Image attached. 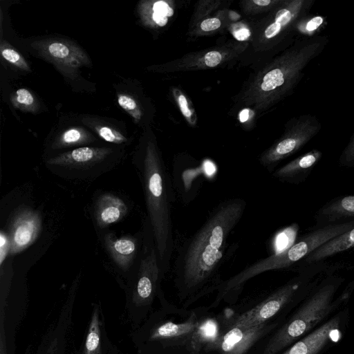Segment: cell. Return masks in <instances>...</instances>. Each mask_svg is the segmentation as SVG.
Wrapping results in <instances>:
<instances>
[{
    "label": "cell",
    "instance_id": "6da1fadb",
    "mask_svg": "<svg viewBox=\"0 0 354 354\" xmlns=\"http://www.w3.org/2000/svg\"><path fill=\"white\" fill-rule=\"evenodd\" d=\"M247 202L241 198L222 201L208 213L192 235L175 246L171 266L178 286L187 292L218 288L222 267L234 257L237 243L229 239L242 219Z\"/></svg>",
    "mask_w": 354,
    "mask_h": 354
},
{
    "label": "cell",
    "instance_id": "7a4b0ae2",
    "mask_svg": "<svg viewBox=\"0 0 354 354\" xmlns=\"http://www.w3.org/2000/svg\"><path fill=\"white\" fill-rule=\"evenodd\" d=\"M143 189L147 219L162 276L171 266L174 252L171 209L176 201L170 174L155 150L149 147L136 162Z\"/></svg>",
    "mask_w": 354,
    "mask_h": 354
},
{
    "label": "cell",
    "instance_id": "3957f363",
    "mask_svg": "<svg viewBox=\"0 0 354 354\" xmlns=\"http://www.w3.org/2000/svg\"><path fill=\"white\" fill-rule=\"evenodd\" d=\"M344 281L345 278L335 271L324 275L269 341L263 354H277L344 308L354 290V280L337 296Z\"/></svg>",
    "mask_w": 354,
    "mask_h": 354
},
{
    "label": "cell",
    "instance_id": "277c9868",
    "mask_svg": "<svg viewBox=\"0 0 354 354\" xmlns=\"http://www.w3.org/2000/svg\"><path fill=\"white\" fill-rule=\"evenodd\" d=\"M139 264L126 287L125 311L133 324L140 322L145 308L149 306L163 277L153 234L147 221Z\"/></svg>",
    "mask_w": 354,
    "mask_h": 354
},
{
    "label": "cell",
    "instance_id": "5b68a950",
    "mask_svg": "<svg viewBox=\"0 0 354 354\" xmlns=\"http://www.w3.org/2000/svg\"><path fill=\"white\" fill-rule=\"evenodd\" d=\"M322 124L314 115L307 113L296 119L288 134L260 158L270 174L284 158L299 151L321 131Z\"/></svg>",
    "mask_w": 354,
    "mask_h": 354
},
{
    "label": "cell",
    "instance_id": "8992f818",
    "mask_svg": "<svg viewBox=\"0 0 354 354\" xmlns=\"http://www.w3.org/2000/svg\"><path fill=\"white\" fill-rule=\"evenodd\" d=\"M349 319V310L343 308L315 329L293 344L282 354H320L343 337Z\"/></svg>",
    "mask_w": 354,
    "mask_h": 354
},
{
    "label": "cell",
    "instance_id": "52a82bcc",
    "mask_svg": "<svg viewBox=\"0 0 354 354\" xmlns=\"http://www.w3.org/2000/svg\"><path fill=\"white\" fill-rule=\"evenodd\" d=\"M170 174L176 198L183 206L192 203L200 194L205 180L204 169L197 164H176Z\"/></svg>",
    "mask_w": 354,
    "mask_h": 354
},
{
    "label": "cell",
    "instance_id": "ba28073f",
    "mask_svg": "<svg viewBox=\"0 0 354 354\" xmlns=\"http://www.w3.org/2000/svg\"><path fill=\"white\" fill-rule=\"evenodd\" d=\"M75 354H120L109 339L100 303L92 304L89 323L84 340Z\"/></svg>",
    "mask_w": 354,
    "mask_h": 354
},
{
    "label": "cell",
    "instance_id": "9c48e42d",
    "mask_svg": "<svg viewBox=\"0 0 354 354\" xmlns=\"http://www.w3.org/2000/svg\"><path fill=\"white\" fill-rule=\"evenodd\" d=\"M41 224L39 213L28 209L18 212L10 230V253L16 254L30 245L38 236Z\"/></svg>",
    "mask_w": 354,
    "mask_h": 354
},
{
    "label": "cell",
    "instance_id": "30bf717a",
    "mask_svg": "<svg viewBox=\"0 0 354 354\" xmlns=\"http://www.w3.org/2000/svg\"><path fill=\"white\" fill-rule=\"evenodd\" d=\"M323 156L322 151L314 149L282 167L276 169L271 176L279 182L299 185L308 178Z\"/></svg>",
    "mask_w": 354,
    "mask_h": 354
},
{
    "label": "cell",
    "instance_id": "8fae6325",
    "mask_svg": "<svg viewBox=\"0 0 354 354\" xmlns=\"http://www.w3.org/2000/svg\"><path fill=\"white\" fill-rule=\"evenodd\" d=\"M108 148L83 147L63 153L46 161L50 166L66 169H84L100 163L109 155Z\"/></svg>",
    "mask_w": 354,
    "mask_h": 354
},
{
    "label": "cell",
    "instance_id": "7c38bea8",
    "mask_svg": "<svg viewBox=\"0 0 354 354\" xmlns=\"http://www.w3.org/2000/svg\"><path fill=\"white\" fill-rule=\"evenodd\" d=\"M104 245L111 259L124 272L131 268L139 252V242L132 236L115 237L108 234L104 238Z\"/></svg>",
    "mask_w": 354,
    "mask_h": 354
},
{
    "label": "cell",
    "instance_id": "4fadbf2b",
    "mask_svg": "<svg viewBox=\"0 0 354 354\" xmlns=\"http://www.w3.org/2000/svg\"><path fill=\"white\" fill-rule=\"evenodd\" d=\"M272 327L264 324L252 328L234 325L223 337L221 351L223 354H243Z\"/></svg>",
    "mask_w": 354,
    "mask_h": 354
},
{
    "label": "cell",
    "instance_id": "5bb4252c",
    "mask_svg": "<svg viewBox=\"0 0 354 354\" xmlns=\"http://www.w3.org/2000/svg\"><path fill=\"white\" fill-rule=\"evenodd\" d=\"M314 218L312 228L354 219V194L336 197L326 203L316 212Z\"/></svg>",
    "mask_w": 354,
    "mask_h": 354
},
{
    "label": "cell",
    "instance_id": "9a60e30c",
    "mask_svg": "<svg viewBox=\"0 0 354 354\" xmlns=\"http://www.w3.org/2000/svg\"><path fill=\"white\" fill-rule=\"evenodd\" d=\"M127 211V205L120 197L112 194H104L95 204V221L99 227H105L121 220Z\"/></svg>",
    "mask_w": 354,
    "mask_h": 354
},
{
    "label": "cell",
    "instance_id": "2e32d148",
    "mask_svg": "<svg viewBox=\"0 0 354 354\" xmlns=\"http://www.w3.org/2000/svg\"><path fill=\"white\" fill-rule=\"evenodd\" d=\"M352 248H354V227L319 247L298 266L326 261L328 259Z\"/></svg>",
    "mask_w": 354,
    "mask_h": 354
},
{
    "label": "cell",
    "instance_id": "e0dca14e",
    "mask_svg": "<svg viewBox=\"0 0 354 354\" xmlns=\"http://www.w3.org/2000/svg\"><path fill=\"white\" fill-rule=\"evenodd\" d=\"M45 53L52 59L68 66L77 68L88 62L87 57L81 50L62 41L47 43Z\"/></svg>",
    "mask_w": 354,
    "mask_h": 354
},
{
    "label": "cell",
    "instance_id": "ac0fdd59",
    "mask_svg": "<svg viewBox=\"0 0 354 354\" xmlns=\"http://www.w3.org/2000/svg\"><path fill=\"white\" fill-rule=\"evenodd\" d=\"M218 326L216 321L207 319L198 326L194 335L193 342L196 345L203 342L213 341L218 335Z\"/></svg>",
    "mask_w": 354,
    "mask_h": 354
},
{
    "label": "cell",
    "instance_id": "d6986e66",
    "mask_svg": "<svg viewBox=\"0 0 354 354\" xmlns=\"http://www.w3.org/2000/svg\"><path fill=\"white\" fill-rule=\"evenodd\" d=\"M88 138V134L83 130L78 128H71L62 134L57 147H61L80 144L87 141Z\"/></svg>",
    "mask_w": 354,
    "mask_h": 354
},
{
    "label": "cell",
    "instance_id": "ffe728a7",
    "mask_svg": "<svg viewBox=\"0 0 354 354\" xmlns=\"http://www.w3.org/2000/svg\"><path fill=\"white\" fill-rule=\"evenodd\" d=\"M2 57L10 64L21 70L30 71L29 66L25 59L14 48L8 45L2 44L1 48Z\"/></svg>",
    "mask_w": 354,
    "mask_h": 354
},
{
    "label": "cell",
    "instance_id": "44dd1931",
    "mask_svg": "<svg viewBox=\"0 0 354 354\" xmlns=\"http://www.w3.org/2000/svg\"><path fill=\"white\" fill-rule=\"evenodd\" d=\"M338 163L340 167H354V133L351 135L342 150L338 160Z\"/></svg>",
    "mask_w": 354,
    "mask_h": 354
},
{
    "label": "cell",
    "instance_id": "7402d4cb",
    "mask_svg": "<svg viewBox=\"0 0 354 354\" xmlns=\"http://www.w3.org/2000/svg\"><path fill=\"white\" fill-rule=\"evenodd\" d=\"M95 129L99 136L106 142L121 144L127 141L125 136L109 127L100 126Z\"/></svg>",
    "mask_w": 354,
    "mask_h": 354
},
{
    "label": "cell",
    "instance_id": "603a6c76",
    "mask_svg": "<svg viewBox=\"0 0 354 354\" xmlns=\"http://www.w3.org/2000/svg\"><path fill=\"white\" fill-rule=\"evenodd\" d=\"M119 105L136 119L140 118L141 113L135 100L125 94H120L118 97Z\"/></svg>",
    "mask_w": 354,
    "mask_h": 354
},
{
    "label": "cell",
    "instance_id": "cb8c5ba5",
    "mask_svg": "<svg viewBox=\"0 0 354 354\" xmlns=\"http://www.w3.org/2000/svg\"><path fill=\"white\" fill-rule=\"evenodd\" d=\"M15 100L19 104L28 107L32 105L34 97L28 90L19 88L15 93Z\"/></svg>",
    "mask_w": 354,
    "mask_h": 354
},
{
    "label": "cell",
    "instance_id": "d4e9b609",
    "mask_svg": "<svg viewBox=\"0 0 354 354\" xmlns=\"http://www.w3.org/2000/svg\"><path fill=\"white\" fill-rule=\"evenodd\" d=\"M10 242L9 236L3 234V232L0 234V259L1 264L3 263V260L7 257L8 254L10 253Z\"/></svg>",
    "mask_w": 354,
    "mask_h": 354
},
{
    "label": "cell",
    "instance_id": "484cf974",
    "mask_svg": "<svg viewBox=\"0 0 354 354\" xmlns=\"http://www.w3.org/2000/svg\"><path fill=\"white\" fill-rule=\"evenodd\" d=\"M153 10L166 17H171L174 15V10L169 6V5L163 1H158L154 3Z\"/></svg>",
    "mask_w": 354,
    "mask_h": 354
},
{
    "label": "cell",
    "instance_id": "4316f807",
    "mask_svg": "<svg viewBox=\"0 0 354 354\" xmlns=\"http://www.w3.org/2000/svg\"><path fill=\"white\" fill-rule=\"evenodd\" d=\"M205 63L207 66H217L221 61V55L218 51H210L204 57Z\"/></svg>",
    "mask_w": 354,
    "mask_h": 354
},
{
    "label": "cell",
    "instance_id": "83f0119b",
    "mask_svg": "<svg viewBox=\"0 0 354 354\" xmlns=\"http://www.w3.org/2000/svg\"><path fill=\"white\" fill-rule=\"evenodd\" d=\"M221 26V21L217 18H210L204 20L201 24V28L204 31H210L217 29Z\"/></svg>",
    "mask_w": 354,
    "mask_h": 354
},
{
    "label": "cell",
    "instance_id": "f1b7e54d",
    "mask_svg": "<svg viewBox=\"0 0 354 354\" xmlns=\"http://www.w3.org/2000/svg\"><path fill=\"white\" fill-rule=\"evenodd\" d=\"M286 26H283L279 23L274 21L267 27L265 30V36L268 39L272 38L280 33L282 28Z\"/></svg>",
    "mask_w": 354,
    "mask_h": 354
},
{
    "label": "cell",
    "instance_id": "f546056e",
    "mask_svg": "<svg viewBox=\"0 0 354 354\" xmlns=\"http://www.w3.org/2000/svg\"><path fill=\"white\" fill-rule=\"evenodd\" d=\"M0 354H8L4 325L0 322Z\"/></svg>",
    "mask_w": 354,
    "mask_h": 354
},
{
    "label": "cell",
    "instance_id": "4dcf8cb0",
    "mask_svg": "<svg viewBox=\"0 0 354 354\" xmlns=\"http://www.w3.org/2000/svg\"><path fill=\"white\" fill-rule=\"evenodd\" d=\"M234 37L239 41H244L250 36V32L247 28H241L234 31Z\"/></svg>",
    "mask_w": 354,
    "mask_h": 354
},
{
    "label": "cell",
    "instance_id": "1f68e13d",
    "mask_svg": "<svg viewBox=\"0 0 354 354\" xmlns=\"http://www.w3.org/2000/svg\"><path fill=\"white\" fill-rule=\"evenodd\" d=\"M178 103L180 107L181 111L185 116L187 118H189L192 115L190 110L187 106V102L185 97L183 95H179L178 97Z\"/></svg>",
    "mask_w": 354,
    "mask_h": 354
},
{
    "label": "cell",
    "instance_id": "d6a6232c",
    "mask_svg": "<svg viewBox=\"0 0 354 354\" xmlns=\"http://www.w3.org/2000/svg\"><path fill=\"white\" fill-rule=\"evenodd\" d=\"M152 19L160 26H164L167 23V17L155 12L152 14Z\"/></svg>",
    "mask_w": 354,
    "mask_h": 354
},
{
    "label": "cell",
    "instance_id": "836d02e7",
    "mask_svg": "<svg viewBox=\"0 0 354 354\" xmlns=\"http://www.w3.org/2000/svg\"><path fill=\"white\" fill-rule=\"evenodd\" d=\"M249 116V111L248 109L243 110L240 113V120L245 122L248 120Z\"/></svg>",
    "mask_w": 354,
    "mask_h": 354
},
{
    "label": "cell",
    "instance_id": "e575fe53",
    "mask_svg": "<svg viewBox=\"0 0 354 354\" xmlns=\"http://www.w3.org/2000/svg\"><path fill=\"white\" fill-rule=\"evenodd\" d=\"M253 2L259 6H268L271 1L270 0H253Z\"/></svg>",
    "mask_w": 354,
    "mask_h": 354
}]
</instances>
